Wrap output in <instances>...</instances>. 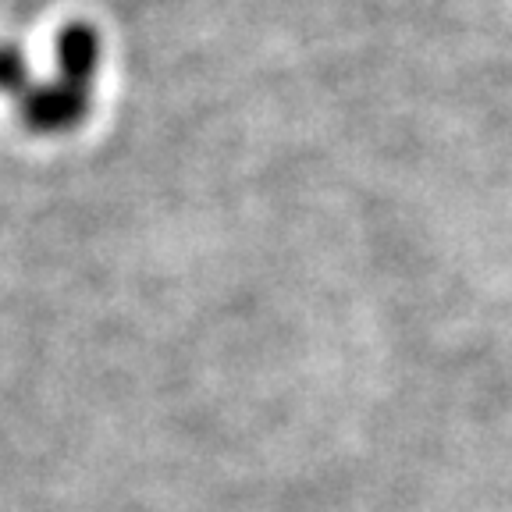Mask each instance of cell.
Returning <instances> with one entry per match:
<instances>
[{
  "label": "cell",
  "mask_w": 512,
  "mask_h": 512,
  "mask_svg": "<svg viewBox=\"0 0 512 512\" xmlns=\"http://www.w3.org/2000/svg\"><path fill=\"white\" fill-rule=\"evenodd\" d=\"M57 54H61V79L50 86H32L22 54L15 47H0V93L15 96L22 125L40 136L68 132L86 118L93 75L100 64V36L93 25L72 22L57 40Z\"/></svg>",
  "instance_id": "obj_1"
}]
</instances>
